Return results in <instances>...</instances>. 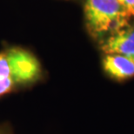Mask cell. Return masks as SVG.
Masks as SVG:
<instances>
[{
	"label": "cell",
	"mask_w": 134,
	"mask_h": 134,
	"mask_svg": "<svg viewBox=\"0 0 134 134\" xmlns=\"http://www.w3.org/2000/svg\"><path fill=\"white\" fill-rule=\"evenodd\" d=\"M12 77L10 67L8 61L6 52H0V79Z\"/></svg>",
	"instance_id": "5b68a950"
},
{
	"label": "cell",
	"mask_w": 134,
	"mask_h": 134,
	"mask_svg": "<svg viewBox=\"0 0 134 134\" xmlns=\"http://www.w3.org/2000/svg\"><path fill=\"white\" fill-rule=\"evenodd\" d=\"M85 17L88 30L98 37L127 25V17L118 0H85Z\"/></svg>",
	"instance_id": "6da1fadb"
},
{
	"label": "cell",
	"mask_w": 134,
	"mask_h": 134,
	"mask_svg": "<svg viewBox=\"0 0 134 134\" xmlns=\"http://www.w3.org/2000/svg\"><path fill=\"white\" fill-rule=\"evenodd\" d=\"M104 54H120L134 58V26H125L110 34L102 43Z\"/></svg>",
	"instance_id": "3957f363"
},
{
	"label": "cell",
	"mask_w": 134,
	"mask_h": 134,
	"mask_svg": "<svg viewBox=\"0 0 134 134\" xmlns=\"http://www.w3.org/2000/svg\"><path fill=\"white\" fill-rule=\"evenodd\" d=\"M102 65L104 72L116 81H125L134 77L133 57L120 54H104Z\"/></svg>",
	"instance_id": "277c9868"
},
{
	"label": "cell",
	"mask_w": 134,
	"mask_h": 134,
	"mask_svg": "<svg viewBox=\"0 0 134 134\" xmlns=\"http://www.w3.org/2000/svg\"><path fill=\"white\" fill-rule=\"evenodd\" d=\"M9 61L12 77L16 85H30L42 76V67L31 52L23 48H10L5 51Z\"/></svg>",
	"instance_id": "7a4b0ae2"
},
{
	"label": "cell",
	"mask_w": 134,
	"mask_h": 134,
	"mask_svg": "<svg viewBox=\"0 0 134 134\" xmlns=\"http://www.w3.org/2000/svg\"><path fill=\"white\" fill-rule=\"evenodd\" d=\"M128 18L134 16V0H118Z\"/></svg>",
	"instance_id": "52a82bcc"
},
{
	"label": "cell",
	"mask_w": 134,
	"mask_h": 134,
	"mask_svg": "<svg viewBox=\"0 0 134 134\" xmlns=\"http://www.w3.org/2000/svg\"><path fill=\"white\" fill-rule=\"evenodd\" d=\"M16 86V84L12 77H8V79H0V98L7 95L8 93L12 92Z\"/></svg>",
	"instance_id": "8992f818"
},
{
	"label": "cell",
	"mask_w": 134,
	"mask_h": 134,
	"mask_svg": "<svg viewBox=\"0 0 134 134\" xmlns=\"http://www.w3.org/2000/svg\"><path fill=\"white\" fill-rule=\"evenodd\" d=\"M0 134H10V133H7L6 132H3V131H0Z\"/></svg>",
	"instance_id": "ba28073f"
}]
</instances>
